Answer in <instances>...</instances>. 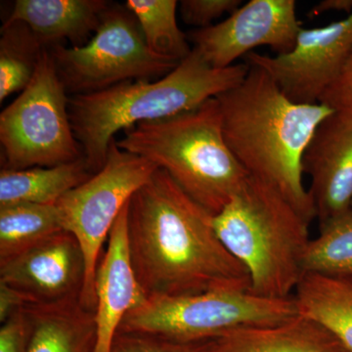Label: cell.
I'll list each match as a JSON object with an SVG mask.
<instances>
[{"mask_svg":"<svg viewBox=\"0 0 352 352\" xmlns=\"http://www.w3.org/2000/svg\"><path fill=\"white\" fill-rule=\"evenodd\" d=\"M0 352H28V329L22 309L1 324Z\"/></svg>","mask_w":352,"mask_h":352,"instance_id":"cell-27","label":"cell"},{"mask_svg":"<svg viewBox=\"0 0 352 352\" xmlns=\"http://www.w3.org/2000/svg\"><path fill=\"white\" fill-rule=\"evenodd\" d=\"M28 300L21 292L6 282L0 281V322L3 324L27 305Z\"/></svg>","mask_w":352,"mask_h":352,"instance_id":"cell-28","label":"cell"},{"mask_svg":"<svg viewBox=\"0 0 352 352\" xmlns=\"http://www.w3.org/2000/svg\"><path fill=\"white\" fill-rule=\"evenodd\" d=\"M217 99L224 139L243 168L311 222L316 215L303 184L302 157L317 127L335 111L289 100L263 69L252 66L238 87Z\"/></svg>","mask_w":352,"mask_h":352,"instance_id":"cell-2","label":"cell"},{"mask_svg":"<svg viewBox=\"0 0 352 352\" xmlns=\"http://www.w3.org/2000/svg\"><path fill=\"white\" fill-rule=\"evenodd\" d=\"M124 6L138 20L146 44L155 55L180 63L191 53L188 36L176 20L177 1L127 0Z\"/></svg>","mask_w":352,"mask_h":352,"instance_id":"cell-21","label":"cell"},{"mask_svg":"<svg viewBox=\"0 0 352 352\" xmlns=\"http://www.w3.org/2000/svg\"><path fill=\"white\" fill-rule=\"evenodd\" d=\"M127 206L129 203L113 224L109 235L107 249L99 261L95 274L96 352H111L113 338L126 315L148 300L129 258Z\"/></svg>","mask_w":352,"mask_h":352,"instance_id":"cell-14","label":"cell"},{"mask_svg":"<svg viewBox=\"0 0 352 352\" xmlns=\"http://www.w3.org/2000/svg\"><path fill=\"white\" fill-rule=\"evenodd\" d=\"M207 352H347L318 322L296 315L270 325L247 326L210 340Z\"/></svg>","mask_w":352,"mask_h":352,"instance_id":"cell-17","label":"cell"},{"mask_svg":"<svg viewBox=\"0 0 352 352\" xmlns=\"http://www.w3.org/2000/svg\"><path fill=\"white\" fill-rule=\"evenodd\" d=\"M248 64L212 68L195 50L156 80H129L91 94L72 95V127L92 173L103 168L117 132L198 108L245 80Z\"/></svg>","mask_w":352,"mask_h":352,"instance_id":"cell-3","label":"cell"},{"mask_svg":"<svg viewBox=\"0 0 352 352\" xmlns=\"http://www.w3.org/2000/svg\"><path fill=\"white\" fill-rule=\"evenodd\" d=\"M67 94L45 47L31 82L0 115L1 168H51L83 159Z\"/></svg>","mask_w":352,"mask_h":352,"instance_id":"cell-7","label":"cell"},{"mask_svg":"<svg viewBox=\"0 0 352 352\" xmlns=\"http://www.w3.org/2000/svg\"><path fill=\"white\" fill-rule=\"evenodd\" d=\"M352 52V13L344 19L300 30L293 50L268 56L249 53L245 64L263 69L289 99L317 104L335 82Z\"/></svg>","mask_w":352,"mask_h":352,"instance_id":"cell-10","label":"cell"},{"mask_svg":"<svg viewBox=\"0 0 352 352\" xmlns=\"http://www.w3.org/2000/svg\"><path fill=\"white\" fill-rule=\"evenodd\" d=\"M85 157L72 163L44 168L0 171V207L14 204L56 205L71 190L92 175Z\"/></svg>","mask_w":352,"mask_h":352,"instance_id":"cell-18","label":"cell"},{"mask_svg":"<svg viewBox=\"0 0 352 352\" xmlns=\"http://www.w3.org/2000/svg\"><path fill=\"white\" fill-rule=\"evenodd\" d=\"M56 205L14 204L0 207V264L63 230Z\"/></svg>","mask_w":352,"mask_h":352,"instance_id":"cell-20","label":"cell"},{"mask_svg":"<svg viewBox=\"0 0 352 352\" xmlns=\"http://www.w3.org/2000/svg\"><path fill=\"white\" fill-rule=\"evenodd\" d=\"M117 144L166 171L214 217L249 177L224 139L217 98L173 117L140 122L126 129Z\"/></svg>","mask_w":352,"mask_h":352,"instance_id":"cell-5","label":"cell"},{"mask_svg":"<svg viewBox=\"0 0 352 352\" xmlns=\"http://www.w3.org/2000/svg\"><path fill=\"white\" fill-rule=\"evenodd\" d=\"M85 280L87 263L82 247L64 229L0 264V281L21 292L28 303L80 300Z\"/></svg>","mask_w":352,"mask_h":352,"instance_id":"cell-12","label":"cell"},{"mask_svg":"<svg viewBox=\"0 0 352 352\" xmlns=\"http://www.w3.org/2000/svg\"><path fill=\"white\" fill-rule=\"evenodd\" d=\"M241 6L242 0H182L180 15L186 24L205 29L226 14L231 15Z\"/></svg>","mask_w":352,"mask_h":352,"instance_id":"cell-25","label":"cell"},{"mask_svg":"<svg viewBox=\"0 0 352 352\" xmlns=\"http://www.w3.org/2000/svg\"><path fill=\"white\" fill-rule=\"evenodd\" d=\"M329 12H344L349 15L352 13V0H323L315 4L307 16L314 18Z\"/></svg>","mask_w":352,"mask_h":352,"instance_id":"cell-29","label":"cell"},{"mask_svg":"<svg viewBox=\"0 0 352 352\" xmlns=\"http://www.w3.org/2000/svg\"><path fill=\"white\" fill-rule=\"evenodd\" d=\"M302 29L295 0H250L219 24L197 29L187 36L206 63L224 69L259 46L286 54Z\"/></svg>","mask_w":352,"mask_h":352,"instance_id":"cell-11","label":"cell"},{"mask_svg":"<svg viewBox=\"0 0 352 352\" xmlns=\"http://www.w3.org/2000/svg\"><path fill=\"white\" fill-rule=\"evenodd\" d=\"M298 315L295 298H263L250 291L212 289L154 296L131 310L119 331L153 333L182 342H210L247 326L270 325Z\"/></svg>","mask_w":352,"mask_h":352,"instance_id":"cell-6","label":"cell"},{"mask_svg":"<svg viewBox=\"0 0 352 352\" xmlns=\"http://www.w3.org/2000/svg\"><path fill=\"white\" fill-rule=\"evenodd\" d=\"M212 222L222 244L249 272L252 294L294 296L305 274L311 222L282 194L249 175Z\"/></svg>","mask_w":352,"mask_h":352,"instance_id":"cell-4","label":"cell"},{"mask_svg":"<svg viewBox=\"0 0 352 352\" xmlns=\"http://www.w3.org/2000/svg\"><path fill=\"white\" fill-rule=\"evenodd\" d=\"M319 227L320 233L305 251L303 272L352 281V212Z\"/></svg>","mask_w":352,"mask_h":352,"instance_id":"cell-23","label":"cell"},{"mask_svg":"<svg viewBox=\"0 0 352 352\" xmlns=\"http://www.w3.org/2000/svg\"><path fill=\"white\" fill-rule=\"evenodd\" d=\"M44 48L24 23H4L0 38V102L29 85Z\"/></svg>","mask_w":352,"mask_h":352,"instance_id":"cell-22","label":"cell"},{"mask_svg":"<svg viewBox=\"0 0 352 352\" xmlns=\"http://www.w3.org/2000/svg\"><path fill=\"white\" fill-rule=\"evenodd\" d=\"M214 215L157 168L127 206L129 258L148 298L250 291L244 265L224 247Z\"/></svg>","mask_w":352,"mask_h":352,"instance_id":"cell-1","label":"cell"},{"mask_svg":"<svg viewBox=\"0 0 352 352\" xmlns=\"http://www.w3.org/2000/svg\"><path fill=\"white\" fill-rule=\"evenodd\" d=\"M302 170L319 224L352 212V113L335 111L319 124Z\"/></svg>","mask_w":352,"mask_h":352,"instance_id":"cell-13","label":"cell"},{"mask_svg":"<svg viewBox=\"0 0 352 352\" xmlns=\"http://www.w3.org/2000/svg\"><path fill=\"white\" fill-rule=\"evenodd\" d=\"M28 352H96L94 312L80 298L54 303H27Z\"/></svg>","mask_w":352,"mask_h":352,"instance_id":"cell-16","label":"cell"},{"mask_svg":"<svg viewBox=\"0 0 352 352\" xmlns=\"http://www.w3.org/2000/svg\"><path fill=\"white\" fill-rule=\"evenodd\" d=\"M110 2L105 0H17L8 22L27 25L46 48L80 47L89 41Z\"/></svg>","mask_w":352,"mask_h":352,"instance_id":"cell-15","label":"cell"},{"mask_svg":"<svg viewBox=\"0 0 352 352\" xmlns=\"http://www.w3.org/2000/svg\"><path fill=\"white\" fill-rule=\"evenodd\" d=\"M319 103L333 111L352 113V52L335 82L322 95Z\"/></svg>","mask_w":352,"mask_h":352,"instance_id":"cell-26","label":"cell"},{"mask_svg":"<svg viewBox=\"0 0 352 352\" xmlns=\"http://www.w3.org/2000/svg\"><path fill=\"white\" fill-rule=\"evenodd\" d=\"M48 50L67 94L72 95L95 94L129 80H159L179 64L151 52L126 6L111 4L85 45Z\"/></svg>","mask_w":352,"mask_h":352,"instance_id":"cell-8","label":"cell"},{"mask_svg":"<svg viewBox=\"0 0 352 352\" xmlns=\"http://www.w3.org/2000/svg\"><path fill=\"white\" fill-rule=\"evenodd\" d=\"M157 170L148 160L120 149L113 139L103 168L57 201L64 230L75 236L85 254L87 280L80 303L89 311L96 308L95 274L104 243L131 197Z\"/></svg>","mask_w":352,"mask_h":352,"instance_id":"cell-9","label":"cell"},{"mask_svg":"<svg viewBox=\"0 0 352 352\" xmlns=\"http://www.w3.org/2000/svg\"><path fill=\"white\" fill-rule=\"evenodd\" d=\"M298 314L318 322L352 352V281L303 274L295 294Z\"/></svg>","mask_w":352,"mask_h":352,"instance_id":"cell-19","label":"cell"},{"mask_svg":"<svg viewBox=\"0 0 352 352\" xmlns=\"http://www.w3.org/2000/svg\"><path fill=\"white\" fill-rule=\"evenodd\" d=\"M210 342H182L153 333L118 331L111 352H207Z\"/></svg>","mask_w":352,"mask_h":352,"instance_id":"cell-24","label":"cell"}]
</instances>
